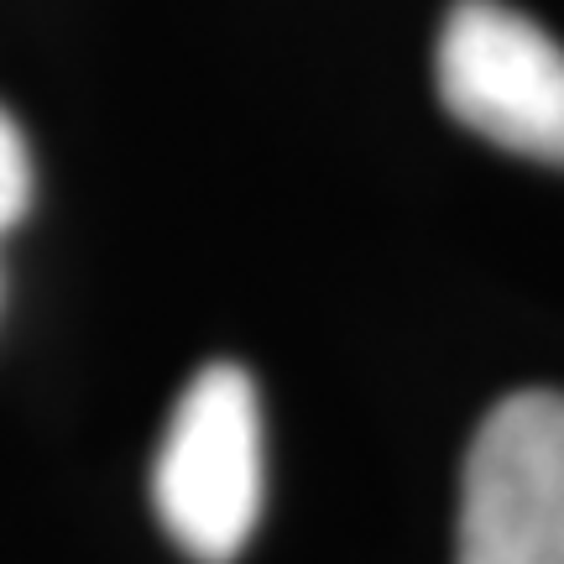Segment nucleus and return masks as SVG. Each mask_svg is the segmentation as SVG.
<instances>
[{"mask_svg":"<svg viewBox=\"0 0 564 564\" xmlns=\"http://www.w3.org/2000/svg\"><path fill=\"white\" fill-rule=\"evenodd\" d=\"M262 398L236 361L204 366L183 387L152 460V507L194 564H236L262 523Z\"/></svg>","mask_w":564,"mask_h":564,"instance_id":"1","label":"nucleus"},{"mask_svg":"<svg viewBox=\"0 0 564 564\" xmlns=\"http://www.w3.org/2000/svg\"><path fill=\"white\" fill-rule=\"evenodd\" d=\"M444 110L512 158L564 167V47L502 0H455L434 53Z\"/></svg>","mask_w":564,"mask_h":564,"instance_id":"2","label":"nucleus"},{"mask_svg":"<svg viewBox=\"0 0 564 564\" xmlns=\"http://www.w3.org/2000/svg\"><path fill=\"white\" fill-rule=\"evenodd\" d=\"M455 564H564V392H512L481 419Z\"/></svg>","mask_w":564,"mask_h":564,"instance_id":"3","label":"nucleus"},{"mask_svg":"<svg viewBox=\"0 0 564 564\" xmlns=\"http://www.w3.org/2000/svg\"><path fill=\"white\" fill-rule=\"evenodd\" d=\"M26 209H32V152L21 126L0 110V230L21 225Z\"/></svg>","mask_w":564,"mask_h":564,"instance_id":"4","label":"nucleus"}]
</instances>
